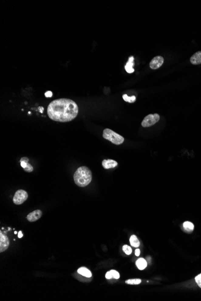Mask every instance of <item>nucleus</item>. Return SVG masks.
Here are the masks:
<instances>
[{
  "label": "nucleus",
  "mask_w": 201,
  "mask_h": 301,
  "mask_svg": "<svg viewBox=\"0 0 201 301\" xmlns=\"http://www.w3.org/2000/svg\"><path fill=\"white\" fill-rule=\"evenodd\" d=\"M48 117L59 122H68L73 120L78 115L77 104L69 99H59L52 101L47 109Z\"/></svg>",
  "instance_id": "1"
},
{
  "label": "nucleus",
  "mask_w": 201,
  "mask_h": 301,
  "mask_svg": "<svg viewBox=\"0 0 201 301\" xmlns=\"http://www.w3.org/2000/svg\"><path fill=\"white\" fill-rule=\"evenodd\" d=\"M75 184L80 187L87 186L92 181V174L89 168L85 166L78 168L73 175Z\"/></svg>",
  "instance_id": "2"
},
{
  "label": "nucleus",
  "mask_w": 201,
  "mask_h": 301,
  "mask_svg": "<svg viewBox=\"0 0 201 301\" xmlns=\"http://www.w3.org/2000/svg\"><path fill=\"white\" fill-rule=\"evenodd\" d=\"M102 137L115 145H120L124 142V138L123 137L110 129L104 130Z\"/></svg>",
  "instance_id": "3"
},
{
  "label": "nucleus",
  "mask_w": 201,
  "mask_h": 301,
  "mask_svg": "<svg viewBox=\"0 0 201 301\" xmlns=\"http://www.w3.org/2000/svg\"><path fill=\"white\" fill-rule=\"evenodd\" d=\"M160 120V115L158 114H149L145 117L141 122V126L143 127H148L153 126Z\"/></svg>",
  "instance_id": "4"
},
{
  "label": "nucleus",
  "mask_w": 201,
  "mask_h": 301,
  "mask_svg": "<svg viewBox=\"0 0 201 301\" xmlns=\"http://www.w3.org/2000/svg\"><path fill=\"white\" fill-rule=\"evenodd\" d=\"M28 197V193L26 190L20 189L16 192L13 198V201L14 204L16 205H20L21 204H23V203H24L27 200Z\"/></svg>",
  "instance_id": "5"
},
{
  "label": "nucleus",
  "mask_w": 201,
  "mask_h": 301,
  "mask_svg": "<svg viewBox=\"0 0 201 301\" xmlns=\"http://www.w3.org/2000/svg\"><path fill=\"white\" fill-rule=\"evenodd\" d=\"M163 63H164L163 57L162 56H157L151 60L149 66L151 69L155 70L160 68L163 65Z\"/></svg>",
  "instance_id": "6"
},
{
  "label": "nucleus",
  "mask_w": 201,
  "mask_h": 301,
  "mask_svg": "<svg viewBox=\"0 0 201 301\" xmlns=\"http://www.w3.org/2000/svg\"><path fill=\"white\" fill-rule=\"evenodd\" d=\"M9 246V240L8 237L3 234L2 232L0 233V252L2 253L8 249Z\"/></svg>",
  "instance_id": "7"
},
{
  "label": "nucleus",
  "mask_w": 201,
  "mask_h": 301,
  "mask_svg": "<svg viewBox=\"0 0 201 301\" xmlns=\"http://www.w3.org/2000/svg\"><path fill=\"white\" fill-rule=\"evenodd\" d=\"M42 215V212L40 210H36L33 212L30 213L28 215L27 218L29 221L33 223L39 220L41 218Z\"/></svg>",
  "instance_id": "8"
},
{
  "label": "nucleus",
  "mask_w": 201,
  "mask_h": 301,
  "mask_svg": "<svg viewBox=\"0 0 201 301\" xmlns=\"http://www.w3.org/2000/svg\"><path fill=\"white\" fill-rule=\"evenodd\" d=\"M102 165L105 169H110L117 167L118 162L116 160L112 159H105L102 161Z\"/></svg>",
  "instance_id": "9"
},
{
  "label": "nucleus",
  "mask_w": 201,
  "mask_h": 301,
  "mask_svg": "<svg viewBox=\"0 0 201 301\" xmlns=\"http://www.w3.org/2000/svg\"><path fill=\"white\" fill-rule=\"evenodd\" d=\"M134 58L133 56H131L129 59L128 62L127 63L125 69V71H127V73L128 74H132L134 72V69H133V66H134Z\"/></svg>",
  "instance_id": "10"
},
{
  "label": "nucleus",
  "mask_w": 201,
  "mask_h": 301,
  "mask_svg": "<svg viewBox=\"0 0 201 301\" xmlns=\"http://www.w3.org/2000/svg\"><path fill=\"white\" fill-rule=\"evenodd\" d=\"M190 62L193 65L201 64V51H198L194 54L190 58Z\"/></svg>",
  "instance_id": "11"
},
{
  "label": "nucleus",
  "mask_w": 201,
  "mask_h": 301,
  "mask_svg": "<svg viewBox=\"0 0 201 301\" xmlns=\"http://www.w3.org/2000/svg\"><path fill=\"white\" fill-rule=\"evenodd\" d=\"M78 273L84 276H86L87 278H90L92 276V273L88 269H87L86 267H81L80 268H79L77 270Z\"/></svg>",
  "instance_id": "12"
},
{
  "label": "nucleus",
  "mask_w": 201,
  "mask_h": 301,
  "mask_svg": "<svg viewBox=\"0 0 201 301\" xmlns=\"http://www.w3.org/2000/svg\"><path fill=\"white\" fill-rule=\"evenodd\" d=\"M105 278L107 279H111V278H115V279H119L120 278V275L115 270H111L110 271H108L105 274Z\"/></svg>",
  "instance_id": "13"
},
{
  "label": "nucleus",
  "mask_w": 201,
  "mask_h": 301,
  "mask_svg": "<svg viewBox=\"0 0 201 301\" xmlns=\"http://www.w3.org/2000/svg\"><path fill=\"white\" fill-rule=\"evenodd\" d=\"M136 266L140 270H143L147 267V262L143 258H140L136 261Z\"/></svg>",
  "instance_id": "14"
},
{
  "label": "nucleus",
  "mask_w": 201,
  "mask_h": 301,
  "mask_svg": "<svg viewBox=\"0 0 201 301\" xmlns=\"http://www.w3.org/2000/svg\"><path fill=\"white\" fill-rule=\"evenodd\" d=\"M183 228L185 231L187 233H191L194 230V225L191 222L186 221L183 223Z\"/></svg>",
  "instance_id": "15"
},
{
  "label": "nucleus",
  "mask_w": 201,
  "mask_h": 301,
  "mask_svg": "<svg viewBox=\"0 0 201 301\" xmlns=\"http://www.w3.org/2000/svg\"><path fill=\"white\" fill-rule=\"evenodd\" d=\"M130 242L131 246L133 247L137 248L140 246V242L138 240L137 236L135 235H132L131 236V237L130 239Z\"/></svg>",
  "instance_id": "16"
},
{
  "label": "nucleus",
  "mask_w": 201,
  "mask_h": 301,
  "mask_svg": "<svg viewBox=\"0 0 201 301\" xmlns=\"http://www.w3.org/2000/svg\"><path fill=\"white\" fill-rule=\"evenodd\" d=\"M123 99L125 102H129V103H134L136 100L135 96H128L127 94H124Z\"/></svg>",
  "instance_id": "17"
},
{
  "label": "nucleus",
  "mask_w": 201,
  "mask_h": 301,
  "mask_svg": "<svg viewBox=\"0 0 201 301\" xmlns=\"http://www.w3.org/2000/svg\"><path fill=\"white\" fill-rule=\"evenodd\" d=\"M141 280L140 279H130L125 281V283L130 285H138L140 284Z\"/></svg>",
  "instance_id": "18"
},
{
  "label": "nucleus",
  "mask_w": 201,
  "mask_h": 301,
  "mask_svg": "<svg viewBox=\"0 0 201 301\" xmlns=\"http://www.w3.org/2000/svg\"><path fill=\"white\" fill-rule=\"evenodd\" d=\"M122 250H123L124 252L127 255H130L132 253V249H131V248L130 246L127 245H125L123 246Z\"/></svg>",
  "instance_id": "19"
},
{
  "label": "nucleus",
  "mask_w": 201,
  "mask_h": 301,
  "mask_svg": "<svg viewBox=\"0 0 201 301\" xmlns=\"http://www.w3.org/2000/svg\"><path fill=\"white\" fill-rule=\"evenodd\" d=\"M24 171L27 172V173H31L33 171V167H32V165L29 163H27V166L24 168Z\"/></svg>",
  "instance_id": "20"
},
{
  "label": "nucleus",
  "mask_w": 201,
  "mask_h": 301,
  "mask_svg": "<svg viewBox=\"0 0 201 301\" xmlns=\"http://www.w3.org/2000/svg\"><path fill=\"white\" fill-rule=\"evenodd\" d=\"M195 281L198 284V285L199 286V287L201 288V273L199 274L195 277Z\"/></svg>",
  "instance_id": "21"
},
{
  "label": "nucleus",
  "mask_w": 201,
  "mask_h": 301,
  "mask_svg": "<svg viewBox=\"0 0 201 301\" xmlns=\"http://www.w3.org/2000/svg\"><path fill=\"white\" fill-rule=\"evenodd\" d=\"M45 96L46 98H51L53 96V93L51 91H47V92L45 93Z\"/></svg>",
  "instance_id": "22"
},
{
  "label": "nucleus",
  "mask_w": 201,
  "mask_h": 301,
  "mask_svg": "<svg viewBox=\"0 0 201 301\" xmlns=\"http://www.w3.org/2000/svg\"><path fill=\"white\" fill-rule=\"evenodd\" d=\"M140 251L139 249H136L135 251V255L136 256H140Z\"/></svg>",
  "instance_id": "23"
},
{
  "label": "nucleus",
  "mask_w": 201,
  "mask_h": 301,
  "mask_svg": "<svg viewBox=\"0 0 201 301\" xmlns=\"http://www.w3.org/2000/svg\"><path fill=\"white\" fill-rule=\"evenodd\" d=\"M22 236H23V234H22V232L20 231L18 233V237H19V238H21Z\"/></svg>",
  "instance_id": "24"
},
{
  "label": "nucleus",
  "mask_w": 201,
  "mask_h": 301,
  "mask_svg": "<svg viewBox=\"0 0 201 301\" xmlns=\"http://www.w3.org/2000/svg\"><path fill=\"white\" fill-rule=\"evenodd\" d=\"M15 234H17V232H16V231H15Z\"/></svg>",
  "instance_id": "25"
}]
</instances>
